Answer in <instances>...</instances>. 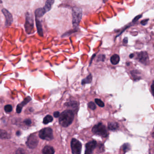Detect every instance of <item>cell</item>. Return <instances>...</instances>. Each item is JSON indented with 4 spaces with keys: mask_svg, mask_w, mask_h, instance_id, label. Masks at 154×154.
<instances>
[{
    "mask_svg": "<svg viewBox=\"0 0 154 154\" xmlns=\"http://www.w3.org/2000/svg\"><path fill=\"white\" fill-rule=\"evenodd\" d=\"M59 123L61 126L66 128L70 126L73 121L74 113L71 110H67L62 112L59 115Z\"/></svg>",
    "mask_w": 154,
    "mask_h": 154,
    "instance_id": "6da1fadb",
    "label": "cell"
},
{
    "mask_svg": "<svg viewBox=\"0 0 154 154\" xmlns=\"http://www.w3.org/2000/svg\"><path fill=\"white\" fill-rule=\"evenodd\" d=\"M94 134L99 135L103 137H107L108 136V131L105 125L101 122H100L94 126L92 129Z\"/></svg>",
    "mask_w": 154,
    "mask_h": 154,
    "instance_id": "7a4b0ae2",
    "label": "cell"
},
{
    "mask_svg": "<svg viewBox=\"0 0 154 154\" xmlns=\"http://www.w3.org/2000/svg\"><path fill=\"white\" fill-rule=\"evenodd\" d=\"M82 17V10L80 8H74L72 10V23L74 27L79 26Z\"/></svg>",
    "mask_w": 154,
    "mask_h": 154,
    "instance_id": "3957f363",
    "label": "cell"
},
{
    "mask_svg": "<svg viewBox=\"0 0 154 154\" xmlns=\"http://www.w3.org/2000/svg\"><path fill=\"white\" fill-rule=\"evenodd\" d=\"M39 137L45 140H52L54 138L53 130L49 128L43 129L39 131Z\"/></svg>",
    "mask_w": 154,
    "mask_h": 154,
    "instance_id": "277c9868",
    "label": "cell"
},
{
    "mask_svg": "<svg viewBox=\"0 0 154 154\" xmlns=\"http://www.w3.org/2000/svg\"><path fill=\"white\" fill-rule=\"evenodd\" d=\"M26 31L28 34H31L34 28V20L30 13H26V23L25 25Z\"/></svg>",
    "mask_w": 154,
    "mask_h": 154,
    "instance_id": "5b68a950",
    "label": "cell"
},
{
    "mask_svg": "<svg viewBox=\"0 0 154 154\" xmlns=\"http://www.w3.org/2000/svg\"><path fill=\"white\" fill-rule=\"evenodd\" d=\"M71 146L72 154H81L82 149V144L78 140L75 138L72 139L71 141Z\"/></svg>",
    "mask_w": 154,
    "mask_h": 154,
    "instance_id": "8992f818",
    "label": "cell"
},
{
    "mask_svg": "<svg viewBox=\"0 0 154 154\" xmlns=\"http://www.w3.org/2000/svg\"><path fill=\"white\" fill-rule=\"evenodd\" d=\"M2 11L4 16H5V19H6L5 26L7 27H9L11 26L13 21V18L12 14L8 10L5 8H3L2 10Z\"/></svg>",
    "mask_w": 154,
    "mask_h": 154,
    "instance_id": "52a82bcc",
    "label": "cell"
},
{
    "mask_svg": "<svg viewBox=\"0 0 154 154\" xmlns=\"http://www.w3.org/2000/svg\"><path fill=\"white\" fill-rule=\"evenodd\" d=\"M137 59L143 64L147 65L149 62L148 55L146 52H141L138 54Z\"/></svg>",
    "mask_w": 154,
    "mask_h": 154,
    "instance_id": "ba28073f",
    "label": "cell"
},
{
    "mask_svg": "<svg viewBox=\"0 0 154 154\" xmlns=\"http://www.w3.org/2000/svg\"><path fill=\"white\" fill-rule=\"evenodd\" d=\"M97 145V142L93 140L89 141L85 145V153L86 154H92Z\"/></svg>",
    "mask_w": 154,
    "mask_h": 154,
    "instance_id": "9c48e42d",
    "label": "cell"
},
{
    "mask_svg": "<svg viewBox=\"0 0 154 154\" xmlns=\"http://www.w3.org/2000/svg\"><path fill=\"white\" fill-rule=\"evenodd\" d=\"M38 141L37 137L35 136L32 135L29 137L26 142L27 145L30 148H35L37 146Z\"/></svg>",
    "mask_w": 154,
    "mask_h": 154,
    "instance_id": "30bf717a",
    "label": "cell"
},
{
    "mask_svg": "<svg viewBox=\"0 0 154 154\" xmlns=\"http://www.w3.org/2000/svg\"><path fill=\"white\" fill-rule=\"evenodd\" d=\"M31 99L30 97L28 96L20 104H18L17 106V113H20L22 110V108L23 106H25V105L27 104L31 100Z\"/></svg>",
    "mask_w": 154,
    "mask_h": 154,
    "instance_id": "8fae6325",
    "label": "cell"
},
{
    "mask_svg": "<svg viewBox=\"0 0 154 154\" xmlns=\"http://www.w3.org/2000/svg\"><path fill=\"white\" fill-rule=\"evenodd\" d=\"M35 21L38 33L40 37H43L44 33H43V28H42V26L41 22L37 17H35Z\"/></svg>",
    "mask_w": 154,
    "mask_h": 154,
    "instance_id": "7c38bea8",
    "label": "cell"
},
{
    "mask_svg": "<svg viewBox=\"0 0 154 154\" xmlns=\"http://www.w3.org/2000/svg\"><path fill=\"white\" fill-rule=\"evenodd\" d=\"M54 2L55 0H47L45 7L43 8L46 12H48L52 9V6L54 5Z\"/></svg>",
    "mask_w": 154,
    "mask_h": 154,
    "instance_id": "4fadbf2b",
    "label": "cell"
},
{
    "mask_svg": "<svg viewBox=\"0 0 154 154\" xmlns=\"http://www.w3.org/2000/svg\"><path fill=\"white\" fill-rule=\"evenodd\" d=\"M46 13L44 8H39L37 9L35 11V17L41 18L43 17Z\"/></svg>",
    "mask_w": 154,
    "mask_h": 154,
    "instance_id": "5bb4252c",
    "label": "cell"
},
{
    "mask_svg": "<svg viewBox=\"0 0 154 154\" xmlns=\"http://www.w3.org/2000/svg\"><path fill=\"white\" fill-rule=\"evenodd\" d=\"M108 128L109 130L115 131L119 128V125L115 122H111L108 123Z\"/></svg>",
    "mask_w": 154,
    "mask_h": 154,
    "instance_id": "9a60e30c",
    "label": "cell"
},
{
    "mask_svg": "<svg viewBox=\"0 0 154 154\" xmlns=\"http://www.w3.org/2000/svg\"><path fill=\"white\" fill-rule=\"evenodd\" d=\"M42 152L44 154H54L55 151L53 147L47 146L44 148L42 150Z\"/></svg>",
    "mask_w": 154,
    "mask_h": 154,
    "instance_id": "2e32d148",
    "label": "cell"
},
{
    "mask_svg": "<svg viewBox=\"0 0 154 154\" xmlns=\"http://www.w3.org/2000/svg\"><path fill=\"white\" fill-rule=\"evenodd\" d=\"M120 61V57L119 55L117 54H114L111 57L110 62L112 64H118Z\"/></svg>",
    "mask_w": 154,
    "mask_h": 154,
    "instance_id": "e0dca14e",
    "label": "cell"
},
{
    "mask_svg": "<svg viewBox=\"0 0 154 154\" xmlns=\"http://www.w3.org/2000/svg\"><path fill=\"white\" fill-rule=\"evenodd\" d=\"M92 78L91 75L90 74L86 78L82 81V84L84 85L86 84L90 83L92 82Z\"/></svg>",
    "mask_w": 154,
    "mask_h": 154,
    "instance_id": "ac0fdd59",
    "label": "cell"
},
{
    "mask_svg": "<svg viewBox=\"0 0 154 154\" xmlns=\"http://www.w3.org/2000/svg\"><path fill=\"white\" fill-rule=\"evenodd\" d=\"M53 120H54V119H53V117H52L51 115H47V116H46V117L44 118L43 122H44V123H45V124H48V123H49V122H52Z\"/></svg>",
    "mask_w": 154,
    "mask_h": 154,
    "instance_id": "d6986e66",
    "label": "cell"
},
{
    "mask_svg": "<svg viewBox=\"0 0 154 154\" xmlns=\"http://www.w3.org/2000/svg\"><path fill=\"white\" fill-rule=\"evenodd\" d=\"M8 134L5 131L0 129V138L7 139L8 138Z\"/></svg>",
    "mask_w": 154,
    "mask_h": 154,
    "instance_id": "ffe728a7",
    "label": "cell"
},
{
    "mask_svg": "<svg viewBox=\"0 0 154 154\" xmlns=\"http://www.w3.org/2000/svg\"><path fill=\"white\" fill-rule=\"evenodd\" d=\"M122 149L124 153H126V152L128 151L130 149V146L128 143H126L122 146Z\"/></svg>",
    "mask_w": 154,
    "mask_h": 154,
    "instance_id": "44dd1931",
    "label": "cell"
},
{
    "mask_svg": "<svg viewBox=\"0 0 154 154\" xmlns=\"http://www.w3.org/2000/svg\"><path fill=\"white\" fill-rule=\"evenodd\" d=\"M95 102L98 106L100 107H103L104 106V103L101 100L99 99H95Z\"/></svg>",
    "mask_w": 154,
    "mask_h": 154,
    "instance_id": "7402d4cb",
    "label": "cell"
},
{
    "mask_svg": "<svg viewBox=\"0 0 154 154\" xmlns=\"http://www.w3.org/2000/svg\"><path fill=\"white\" fill-rule=\"evenodd\" d=\"M88 106L89 108H90V109H91V110H94L96 108V105H95V103L93 102H89V103H88Z\"/></svg>",
    "mask_w": 154,
    "mask_h": 154,
    "instance_id": "603a6c76",
    "label": "cell"
},
{
    "mask_svg": "<svg viewBox=\"0 0 154 154\" xmlns=\"http://www.w3.org/2000/svg\"><path fill=\"white\" fill-rule=\"evenodd\" d=\"M4 109L7 112H10L12 111V107L11 105H7L4 107Z\"/></svg>",
    "mask_w": 154,
    "mask_h": 154,
    "instance_id": "cb8c5ba5",
    "label": "cell"
},
{
    "mask_svg": "<svg viewBox=\"0 0 154 154\" xmlns=\"http://www.w3.org/2000/svg\"><path fill=\"white\" fill-rule=\"evenodd\" d=\"M24 122L26 125H30L31 124V121L30 119H26L24 121Z\"/></svg>",
    "mask_w": 154,
    "mask_h": 154,
    "instance_id": "d4e9b609",
    "label": "cell"
},
{
    "mask_svg": "<svg viewBox=\"0 0 154 154\" xmlns=\"http://www.w3.org/2000/svg\"><path fill=\"white\" fill-rule=\"evenodd\" d=\"M149 19L144 20H142V21H141L140 23H141V25H143V26H145V25H146Z\"/></svg>",
    "mask_w": 154,
    "mask_h": 154,
    "instance_id": "484cf974",
    "label": "cell"
},
{
    "mask_svg": "<svg viewBox=\"0 0 154 154\" xmlns=\"http://www.w3.org/2000/svg\"><path fill=\"white\" fill-rule=\"evenodd\" d=\"M54 115L55 118H58L60 115V112H54Z\"/></svg>",
    "mask_w": 154,
    "mask_h": 154,
    "instance_id": "4316f807",
    "label": "cell"
},
{
    "mask_svg": "<svg viewBox=\"0 0 154 154\" xmlns=\"http://www.w3.org/2000/svg\"><path fill=\"white\" fill-rule=\"evenodd\" d=\"M142 17V16H138L137 17H136V18H135L134 20H133V22H134V21H137V20H138L141 17Z\"/></svg>",
    "mask_w": 154,
    "mask_h": 154,
    "instance_id": "83f0119b",
    "label": "cell"
},
{
    "mask_svg": "<svg viewBox=\"0 0 154 154\" xmlns=\"http://www.w3.org/2000/svg\"><path fill=\"white\" fill-rule=\"evenodd\" d=\"M153 90H154V82H153L151 85V93H152V94H153Z\"/></svg>",
    "mask_w": 154,
    "mask_h": 154,
    "instance_id": "f1b7e54d",
    "label": "cell"
},
{
    "mask_svg": "<svg viewBox=\"0 0 154 154\" xmlns=\"http://www.w3.org/2000/svg\"><path fill=\"white\" fill-rule=\"evenodd\" d=\"M133 57H134V54H131L130 55V58H132Z\"/></svg>",
    "mask_w": 154,
    "mask_h": 154,
    "instance_id": "f546056e",
    "label": "cell"
},
{
    "mask_svg": "<svg viewBox=\"0 0 154 154\" xmlns=\"http://www.w3.org/2000/svg\"><path fill=\"white\" fill-rule=\"evenodd\" d=\"M2 0H0V4H2Z\"/></svg>",
    "mask_w": 154,
    "mask_h": 154,
    "instance_id": "4dcf8cb0",
    "label": "cell"
},
{
    "mask_svg": "<svg viewBox=\"0 0 154 154\" xmlns=\"http://www.w3.org/2000/svg\"><path fill=\"white\" fill-rule=\"evenodd\" d=\"M107 0H103V1L104 2H105V1H106Z\"/></svg>",
    "mask_w": 154,
    "mask_h": 154,
    "instance_id": "1f68e13d",
    "label": "cell"
}]
</instances>
